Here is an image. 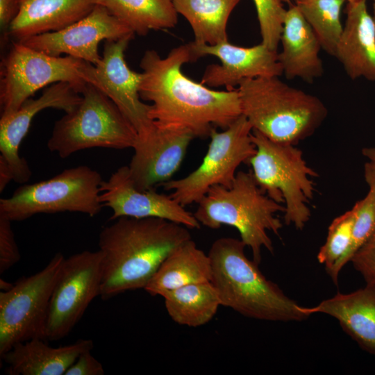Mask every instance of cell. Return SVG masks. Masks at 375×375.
<instances>
[{
  "mask_svg": "<svg viewBox=\"0 0 375 375\" xmlns=\"http://www.w3.org/2000/svg\"><path fill=\"white\" fill-rule=\"evenodd\" d=\"M101 174L87 165L63 170L53 177L18 187L12 196L0 199V215L11 222L40 213L76 212L94 217L100 201Z\"/></svg>",
  "mask_w": 375,
  "mask_h": 375,
  "instance_id": "cell-8",
  "label": "cell"
},
{
  "mask_svg": "<svg viewBox=\"0 0 375 375\" xmlns=\"http://www.w3.org/2000/svg\"><path fill=\"white\" fill-rule=\"evenodd\" d=\"M309 316L328 315L338 320L343 331L365 351L375 356V286L338 293L313 307H303Z\"/></svg>",
  "mask_w": 375,
  "mask_h": 375,
  "instance_id": "cell-22",
  "label": "cell"
},
{
  "mask_svg": "<svg viewBox=\"0 0 375 375\" xmlns=\"http://www.w3.org/2000/svg\"><path fill=\"white\" fill-rule=\"evenodd\" d=\"M251 139L256 151L248 163L256 183L271 199L284 205L285 224L302 230L311 217L309 203L317 172L296 145L275 142L257 131H252Z\"/></svg>",
  "mask_w": 375,
  "mask_h": 375,
  "instance_id": "cell-6",
  "label": "cell"
},
{
  "mask_svg": "<svg viewBox=\"0 0 375 375\" xmlns=\"http://www.w3.org/2000/svg\"><path fill=\"white\" fill-rule=\"evenodd\" d=\"M134 35L128 25L97 4L87 16L61 30L34 35L20 42L50 56L65 54L97 65L102 59L98 51L102 40H117Z\"/></svg>",
  "mask_w": 375,
  "mask_h": 375,
  "instance_id": "cell-14",
  "label": "cell"
},
{
  "mask_svg": "<svg viewBox=\"0 0 375 375\" xmlns=\"http://www.w3.org/2000/svg\"><path fill=\"white\" fill-rule=\"evenodd\" d=\"M208 254L192 239L176 248L161 263L144 290L152 296L195 283L211 281Z\"/></svg>",
  "mask_w": 375,
  "mask_h": 375,
  "instance_id": "cell-24",
  "label": "cell"
},
{
  "mask_svg": "<svg viewBox=\"0 0 375 375\" xmlns=\"http://www.w3.org/2000/svg\"><path fill=\"white\" fill-rule=\"evenodd\" d=\"M252 131L243 115L222 131L213 128L200 165L186 176L169 180L160 185L171 190L169 195L184 207L197 203L214 185L231 187L238 167L242 163H248L256 153Z\"/></svg>",
  "mask_w": 375,
  "mask_h": 375,
  "instance_id": "cell-10",
  "label": "cell"
},
{
  "mask_svg": "<svg viewBox=\"0 0 375 375\" xmlns=\"http://www.w3.org/2000/svg\"><path fill=\"white\" fill-rule=\"evenodd\" d=\"M97 3L140 36L151 30L173 28L178 22L172 0H97Z\"/></svg>",
  "mask_w": 375,
  "mask_h": 375,
  "instance_id": "cell-27",
  "label": "cell"
},
{
  "mask_svg": "<svg viewBox=\"0 0 375 375\" xmlns=\"http://www.w3.org/2000/svg\"><path fill=\"white\" fill-rule=\"evenodd\" d=\"M78 106L53 125L47 147L60 158L92 148H134L138 135L115 103L87 83Z\"/></svg>",
  "mask_w": 375,
  "mask_h": 375,
  "instance_id": "cell-7",
  "label": "cell"
},
{
  "mask_svg": "<svg viewBox=\"0 0 375 375\" xmlns=\"http://www.w3.org/2000/svg\"><path fill=\"white\" fill-rule=\"evenodd\" d=\"M91 350L81 353L65 375H103V365L92 354Z\"/></svg>",
  "mask_w": 375,
  "mask_h": 375,
  "instance_id": "cell-34",
  "label": "cell"
},
{
  "mask_svg": "<svg viewBox=\"0 0 375 375\" xmlns=\"http://www.w3.org/2000/svg\"><path fill=\"white\" fill-rule=\"evenodd\" d=\"M14 284L8 283L5 280L0 279V289L1 291H7L12 288Z\"/></svg>",
  "mask_w": 375,
  "mask_h": 375,
  "instance_id": "cell-39",
  "label": "cell"
},
{
  "mask_svg": "<svg viewBox=\"0 0 375 375\" xmlns=\"http://www.w3.org/2000/svg\"><path fill=\"white\" fill-rule=\"evenodd\" d=\"M278 1H281L282 3H291L292 1L295 3L297 0H278Z\"/></svg>",
  "mask_w": 375,
  "mask_h": 375,
  "instance_id": "cell-41",
  "label": "cell"
},
{
  "mask_svg": "<svg viewBox=\"0 0 375 375\" xmlns=\"http://www.w3.org/2000/svg\"><path fill=\"white\" fill-rule=\"evenodd\" d=\"M240 0H172L178 14L190 24L197 44L215 45L228 40L229 17Z\"/></svg>",
  "mask_w": 375,
  "mask_h": 375,
  "instance_id": "cell-26",
  "label": "cell"
},
{
  "mask_svg": "<svg viewBox=\"0 0 375 375\" xmlns=\"http://www.w3.org/2000/svg\"><path fill=\"white\" fill-rule=\"evenodd\" d=\"M190 44L195 61L210 55L221 62L208 65L203 74L201 83L210 88L224 86L228 90H235L246 79L283 75L277 51L262 42L251 47L236 46L228 40L215 45L194 42Z\"/></svg>",
  "mask_w": 375,
  "mask_h": 375,
  "instance_id": "cell-17",
  "label": "cell"
},
{
  "mask_svg": "<svg viewBox=\"0 0 375 375\" xmlns=\"http://www.w3.org/2000/svg\"><path fill=\"white\" fill-rule=\"evenodd\" d=\"M81 99V94L72 84L58 82L47 87L38 98L28 99L16 111L1 115L0 159L9 167L15 182L25 183L31 177L29 166L19 156V150L33 117L47 108L69 112L78 106Z\"/></svg>",
  "mask_w": 375,
  "mask_h": 375,
  "instance_id": "cell-16",
  "label": "cell"
},
{
  "mask_svg": "<svg viewBox=\"0 0 375 375\" xmlns=\"http://www.w3.org/2000/svg\"><path fill=\"white\" fill-rule=\"evenodd\" d=\"M362 154L367 160V162L375 169V147L363 148Z\"/></svg>",
  "mask_w": 375,
  "mask_h": 375,
  "instance_id": "cell-37",
  "label": "cell"
},
{
  "mask_svg": "<svg viewBox=\"0 0 375 375\" xmlns=\"http://www.w3.org/2000/svg\"><path fill=\"white\" fill-rule=\"evenodd\" d=\"M100 201L103 207L112 211L110 219L128 217H156L167 219L188 228H199L194 214L185 209L170 195L157 192L153 188L138 189L131 179L128 166L113 172L100 185Z\"/></svg>",
  "mask_w": 375,
  "mask_h": 375,
  "instance_id": "cell-15",
  "label": "cell"
},
{
  "mask_svg": "<svg viewBox=\"0 0 375 375\" xmlns=\"http://www.w3.org/2000/svg\"><path fill=\"white\" fill-rule=\"evenodd\" d=\"M99 233L102 256L100 297L106 300L144 289L161 263L192 239L188 228L156 217H119Z\"/></svg>",
  "mask_w": 375,
  "mask_h": 375,
  "instance_id": "cell-2",
  "label": "cell"
},
{
  "mask_svg": "<svg viewBox=\"0 0 375 375\" xmlns=\"http://www.w3.org/2000/svg\"><path fill=\"white\" fill-rule=\"evenodd\" d=\"M280 44L278 59L287 79L299 78L310 83L323 75L321 44L295 4L287 10Z\"/></svg>",
  "mask_w": 375,
  "mask_h": 375,
  "instance_id": "cell-20",
  "label": "cell"
},
{
  "mask_svg": "<svg viewBox=\"0 0 375 375\" xmlns=\"http://www.w3.org/2000/svg\"><path fill=\"white\" fill-rule=\"evenodd\" d=\"M97 0H19V11L3 36L21 42L61 30L87 16Z\"/></svg>",
  "mask_w": 375,
  "mask_h": 375,
  "instance_id": "cell-21",
  "label": "cell"
},
{
  "mask_svg": "<svg viewBox=\"0 0 375 375\" xmlns=\"http://www.w3.org/2000/svg\"><path fill=\"white\" fill-rule=\"evenodd\" d=\"M364 175L365 180H371L375 183V169L367 162L365 164Z\"/></svg>",
  "mask_w": 375,
  "mask_h": 375,
  "instance_id": "cell-38",
  "label": "cell"
},
{
  "mask_svg": "<svg viewBox=\"0 0 375 375\" xmlns=\"http://www.w3.org/2000/svg\"><path fill=\"white\" fill-rule=\"evenodd\" d=\"M19 8V0H0V26L5 33L16 17Z\"/></svg>",
  "mask_w": 375,
  "mask_h": 375,
  "instance_id": "cell-35",
  "label": "cell"
},
{
  "mask_svg": "<svg viewBox=\"0 0 375 375\" xmlns=\"http://www.w3.org/2000/svg\"><path fill=\"white\" fill-rule=\"evenodd\" d=\"M365 181L369 186V191L362 199L357 201L353 206L356 214L352 241L345 258L346 264L375 233V183L371 180Z\"/></svg>",
  "mask_w": 375,
  "mask_h": 375,
  "instance_id": "cell-30",
  "label": "cell"
},
{
  "mask_svg": "<svg viewBox=\"0 0 375 375\" xmlns=\"http://www.w3.org/2000/svg\"><path fill=\"white\" fill-rule=\"evenodd\" d=\"M239 239L224 237L210 247L211 282L223 306L249 318L272 322H300L308 315L293 299L268 280L244 252Z\"/></svg>",
  "mask_w": 375,
  "mask_h": 375,
  "instance_id": "cell-3",
  "label": "cell"
},
{
  "mask_svg": "<svg viewBox=\"0 0 375 375\" xmlns=\"http://www.w3.org/2000/svg\"><path fill=\"white\" fill-rule=\"evenodd\" d=\"M65 258L56 253L42 270L19 279L11 289L1 291V356L17 343L45 340L50 299Z\"/></svg>",
  "mask_w": 375,
  "mask_h": 375,
  "instance_id": "cell-11",
  "label": "cell"
},
{
  "mask_svg": "<svg viewBox=\"0 0 375 375\" xmlns=\"http://www.w3.org/2000/svg\"><path fill=\"white\" fill-rule=\"evenodd\" d=\"M237 90L242 114L253 131L275 142L297 145L312 135L328 116L319 98L279 76L246 79Z\"/></svg>",
  "mask_w": 375,
  "mask_h": 375,
  "instance_id": "cell-4",
  "label": "cell"
},
{
  "mask_svg": "<svg viewBox=\"0 0 375 375\" xmlns=\"http://www.w3.org/2000/svg\"><path fill=\"white\" fill-rule=\"evenodd\" d=\"M102 256L99 250L83 251L65 258L50 299L45 340L66 337L100 295Z\"/></svg>",
  "mask_w": 375,
  "mask_h": 375,
  "instance_id": "cell-12",
  "label": "cell"
},
{
  "mask_svg": "<svg viewBox=\"0 0 375 375\" xmlns=\"http://www.w3.org/2000/svg\"><path fill=\"white\" fill-rule=\"evenodd\" d=\"M256 6L262 43L277 51L287 10L278 0H253Z\"/></svg>",
  "mask_w": 375,
  "mask_h": 375,
  "instance_id": "cell-31",
  "label": "cell"
},
{
  "mask_svg": "<svg viewBox=\"0 0 375 375\" xmlns=\"http://www.w3.org/2000/svg\"><path fill=\"white\" fill-rule=\"evenodd\" d=\"M13 180L12 173L5 161L0 159V192H2L7 185Z\"/></svg>",
  "mask_w": 375,
  "mask_h": 375,
  "instance_id": "cell-36",
  "label": "cell"
},
{
  "mask_svg": "<svg viewBox=\"0 0 375 375\" xmlns=\"http://www.w3.org/2000/svg\"><path fill=\"white\" fill-rule=\"evenodd\" d=\"M356 210L353 208L335 217L328 228L324 244L320 247L317 258L334 284L338 285L339 274L346 265L345 258L352 241Z\"/></svg>",
  "mask_w": 375,
  "mask_h": 375,
  "instance_id": "cell-29",
  "label": "cell"
},
{
  "mask_svg": "<svg viewBox=\"0 0 375 375\" xmlns=\"http://www.w3.org/2000/svg\"><path fill=\"white\" fill-rule=\"evenodd\" d=\"M11 221L0 215V274L11 268L21 258Z\"/></svg>",
  "mask_w": 375,
  "mask_h": 375,
  "instance_id": "cell-32",
  "label": "cell"
},
{
  "mask_svg": "<svg viewBox=\"0 0 375 375\" xmlns=\"http://www.w3.org/2000/svg\"><path fill=\"white\" fill-rule=\"evenodd\" d=\"M85 62L69 56H50L12 42L0 65L1 115L16 111L35 92L56 83H69L81 94L87 83Z\"/></svg>",
  "mask_w": 375,
  "mask_h": 375,
  "instance_id": "cell-9",
  "label": "cell"
},
{
  "mask_svg": "<svg viewBox=\"0 0 375 375\" xmlns=\"http://www.w3.org/2000/svg\"><path fill=\"white\" fill-rule=\"evenodd\" d=\"M193 138L185 131L157 127L149 139L137 142L128 165L135 187L141 190L153 189L170 180L181 165Z\"/></svg>",
  "mask_w": 375,
  "mask_h": 375,
  "instance_id": "cell-18",
  "label": "cell"
},
{
  "mask_svg": "<svg viewBox=\"0 0 375 375\" xmlns=\"http://www.w3.org/2000/svg\"><path fill=\"white\" fill-rule=\"evenodd\" d=\"M45 340L34 338L19 342L1 357L10 375H62L78 356L92 350V340L80 339L60 347H51Z\"/></svg>",
  "mask_w": 375,
  "mask_h": 375,
  "instance_id": "cell-23",
  "label": "cell"
},
{
  "mask_svg": "<svg viewBox=\"0 0 375 375\" xmlns=\"http://www.w3.org/2000/svg\"><path fill=\"white\" fill-rule=\"evenodd\" d=\"M190 62H195L190 42L173 48L165 58L153 49L145 51L139 93L152 102L149 115L158 128L206 138L242 115L240 100L236 89L214 90L186 76L182 66Z\"/></svg>",
  "mask_w": 375,
  "mask_h": 375,
  "instance_id": "cell-1",
  "label": "cell"
},
{
  "mask_svg": "<svg viewBox=\"0 0 375 375\" xmlns=\"http://www.w3.org/2000/svg\"><path fill=\"white\" fill-rule=\"evenodd\" d=\"M373 19H374V24H375V0L373 1Z\"/></svg>",
  "mask_w": 375,
  "mask_h": 375,
  "instance_id": "cell-40",
  "label": "cell"
},
{
  "mask_svg": "<svg viewBox=\"0 0 375 375\" xmlns=\"http://www.w3.org/2000/svg\"><path fill=\"white\" fill-rule=\"evenodd\" d=\"M345 0H297L294 4L316 35L322 49L335 56L343 30L341 9Z\"/></svg>",
  "mask_w": 375,
  "mask_h": 375,
  "instance_id": "cell-28",
  "label": "cell"
},
{
  "mask_svg": "<svg viewBox=\"0 0 375 375\" xmlns=\"http://www.w3.org/2000/svg\"><path fill=\"white\" fill-rule=\"evenodd\" d=\"M347 1H356V0H347Z\"/></svg>",
  "mask_w": 375,
  "mask_h": 375,
  "instance_id": "cell-42",
  "label": "cell"
},
{
  "mask_svg": "<svg viewBox=\"0 0 375 375\" xmlns=\"http://www.w3.org/2000/svg\"><path fill=\"white\" fill-rule=\"evenodd\" d=\"M197 204L193 214L200 224L211 229L222 225L235 228L258 265L262 249L274 253L268 232L279 235L283 224L277 214L284 212L285 206L261 190L251 171L238 172L229 188L211 187Z\"/></svg>",
  "mask_w": 375,
  "mask_h": 375,
  "instance_id": "cell-5",
  "label": "cell"
},
{
  "mask_svg": "<svg viewBox=\"0 0 375 375\" xmlns=\"http://www.w3.org/2000/svg\"><path fill=\"white\" fill-rule=\"evenodd\" d=\"M133 38L106 40L101 61L97 65L86 62L83 78L115 103L136 130L138 141H144L157 127L149 117L150 105L142 101L139 93L142 73L131 69L125 60V51Z\"/></svg>",
  "mask_w": 375,
  "mask_h": 375,
  "instance_id": "cell-13",
  "label": "cell"
},
{
  "mask_svg": "<svg viewBox=\"0 0 375 375\" xmlns=\"http://www.w3.org/2000/svg\"><path fill=\"white\" fill-rule=\"evenodd\" d=\"M350 261L366 285L375 286V233L358 249Z\"/></svg>",
  "mask_w": 375,
  "mask_h": 375,
  "instance_id": "cell-33",
  "label": "cell"
},
{
  "mask_svg": "<svg viewBox=\"0 0 375 375\" xmlns=\"http://www.w3.org/2000/svg\"><path fill=\"white\" fill-rule=\"evenodd\" d=\"M171 319L179 325L198 327L209 322L221 304L211 281L189 284L162 295Z\"/></svg>",
  "mask_w": 375,
  "mask_h": 375,
  "instance_id": "cell-25",
  "label": "cell"
},
{
  "mask_svg": "<svg viewBox=\"0 0 375 375\" xmlns=\"http://www.w3.org/2000/svg\"><path fill=\"white\" fill-rule=\"evenodd\" d=\"M367 0L347 1V17L335 56L352 80L375 82V24Z\"/></svg>",
  "mask_w": 375,
  "mask_h": 375,
  "instance_id": "cell-19",
  "label": "cell"
}]
</instances>
